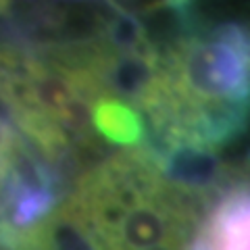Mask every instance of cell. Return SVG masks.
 Listing matches in <instances>:
<instances>
[{
    "label": "cell",
    "mask_w": 250,
    "mask_h": 250,
    "mask_svg": "<svg viewBox=\"0 0 250 250\" xmlns=\"http://www.w3.org/2000/svg\"><path fill=\"white\" fill-rule=\"evenodd\" d=\"M171 108L207 115L244 108L248 98V42L240 25L179 40L165 57Z\"/></svg>",
    "instance_id": "obj_1"
},
{
    "label": "cell",
    "mask_w": 250,
    "mask_h": 250,
    "mask_svg": "<svg viewBox=\"0 0 250 250\" xmlns=\"http://www.w3.org/2000/svg\"><path fill=\"white\" fill-rule=\"evenodd\" d=\"M163 179L198 202H205L208 194L229 190V169L221 161L217 148L192 142H163L150 148Z\"/></svg>",
    "instance_id": "obj_2"
},
{
    "label": "cell",
    "mask_w": 250,
    "mask_h": 250,
    "mask_svg": "<svg viewBox=\"0 0 250 250\" xmlns=\"http://www.w3.org/2000/svg\"><path fill=\"white\" fill-rule=\"evenodd\" d=\"M248 192L233 186L207 213L186 250H248Z\"/></svg>",
    "instance_id": "obj_3"
},
{
    "label": "cell",
    "mask_w": 250,
    "mask_h": 250,
    "mask_svg": "<svg viewBox=\"0 0 250 250\" xmlns=\"http://www.w3.org/2000/svg\"><path fill=\"white\" fill-rule=\"evenodd\" d=\"M92 129L111 144L136 148L144 140V117L119 98L98 96L92 104Z\"/></svg>",
    "instance_id": "obj_4"
},
{
    "label": "cell",
    "mask_w": 250,
    "mask_h": 250,
    "mask_svg": "<svg viewBox=\"0 0 250 250\" xmlns=\"http://www.w3.org/2000/svg\"><path fill=\"white\" fill-rule=\"evenodd\" d=\"M0 250H29L25 233H17L0 223Z\"/></svg>",
    "instance_id": "obj_5"
}]
</instances>
